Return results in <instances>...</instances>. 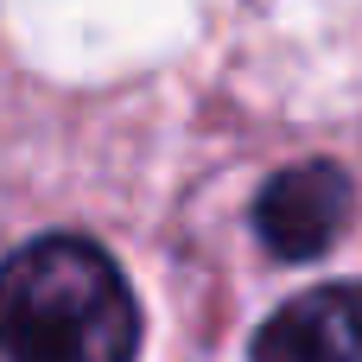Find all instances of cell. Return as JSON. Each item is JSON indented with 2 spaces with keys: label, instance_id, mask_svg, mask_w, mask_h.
<instances>
[{
  "label": "cell",
  "instance_id": "3957f363",
  "mask_svg": "<svg viewBox=\"0 0 362 362\" xmlns=\"http://www.w3.org/2000/svg\"><path fill=\"white\" fill-rule=\"evenodd\" d=\"M255 362H362V286H318L255 331Z\"/></svg>",
  "mask_w": 362,
  "mask_h": 362
},
{
  "label": "cell",
  "instance_id": "7a4b0ae2",
  "mask_svg": "<svg viewBox=\"0 0 362 362\" xmlns=\"http://www.w3.org/2000/svg\"><path fill=\"white\" fill-rule=\"evenodd\" d=\"M350 223V178L325 159L312 165H286L261 185L255 197V235L280 255V261H312L325 255Z\"/></svg>",
  "mask_w": 362,
  "mask_h": 362
},
{
  "label": "cell",
  "instance_id": "6da1fadb",
  "mask_svg": "<svg viewBox=\"0 0 362 362\" xmlns=\"http://www.w3.org/2000/svg\"><path fill=\"white\" fill-rule=\"evenodd\" d=\"M140 305L83 235H38L0 261V362H134Z\"/></svg>",
  "mask_w": 362,
  "mask_h": 362
}]
</instances>
